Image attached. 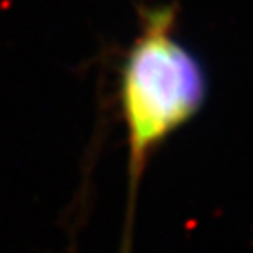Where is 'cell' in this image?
<instances>
[{
	"mask_svg": "<svg viewBox=\"0 0 253 253\" xmlns=\"http://www.w3.org/2000/svg\"><path fill=\"white\" fill-rule=\"evenodd\" d=\"M128 241H123V250L122 253H130V237H126Z\"/></svg>",
	"mask_w": 253,
	"mask_h": 253,
	"instance_id": "2",
	"label": "cell"
},
{
	"mask_svg": "<svg viewBox=\"0 0 253 253\" xmlns=\"http://www.w3.org/2000/svg\"><path fill=\"white\" fill-rule=\"evenodd\" d=\"M139 20L137 36L120 69L132 186L151 155L199 115L210 91L204 63L176 37L178 5L142 7Z\"/></svg>",
	"mask_w": 253,
	"mask_h": 253,
	"instance_id": "1",
	"label": "cell"
}]
</instances>
